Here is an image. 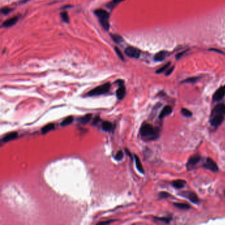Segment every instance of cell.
<instances>
[{"mask_svg": "<svg viewBox=\"0 0 225 225\" xmlns=\"http://www.w3.org/2000/svg\"><path fill=\"white\" fill-rule=\"evenodd\" d=\"M141 136L148 139H155L159 136V131L148 123H143L140 128Z\"/></svg>", "mask_w": 225, "mask_h": 225, "instance_id": "obj_1", "label": "cell"}, {"mask_svg": "<svg viewBox=\"0 0 225 225\" xmlns=\"http://www.w3.org/2000/svg\"><path fill=\"white\" fill-rule=\"evenodd\" d=\"M110 84L109 83H105L100 86L96 87V88L92 89L91 91H89L87 95L90 96H98V95H102L107 93L108 92L110 91Z\"/></svg>", "mask_w": 225, "mask_h": 225, "instance_id": "obj_2", "label": "cell"}, {"mask_svg": "<svg viewBox=\"0 0 225 225\" xmlns=\"http://www.w3.org/2000/svg\"><path fill=\"white\" fill-rule=\"evenodd\" d=\"M179 195H181L182 197H184L188 199L191 202L197 204L199 202V199L198 198L197 195L195 194L194 192H191V191H184V192H182L179 193Z\"/></svg>", "mask_w": 225, "mask_h": 225, "instance_id": "obj_3", "label": "cell"}, {"mask_svg": "<svg viewBox=\"0 0 225 225\" xmlns=\"http://www.w3.org/2000/svg\"><path fill=\"white\" fill-rule=\"evenodd\" d=\"M125 54L128 56V57L137 59V58L140 57L141 52L138 48L132 46H129L125 48Z\"/></svg>", "mask_w": 225, "mask_h": 225, "instance_id": "obj_4", "label": "cell"}, {"mask_svg": "<svg viewBox=\"0 0 225 225\" xmlns=\"http://www.w3.org/2000/svg\"><path fill=\"white\" fill-rule=\"evenodd\" d=\"M203 166L205 168H207L212 172H217L219 171V168H218L217 163L211 158H207L205 163L203 164Z\"/></svg>", "mask_w": 225, "mask_h": 225, "instance_id": "obj_5", "label": "cell"}, {"mask_svg": "<svg viewBox=\"0 0 225 225\" xmlns=\"http://www.w3.org/2000/svg\"><path fill=\"white\" fill-rule=\"evenodd\" d=\"M224 116L219 115H211L210 123L212 126L218 127L223 122Z\"/></svg>", "mask_w": 225, "mask_h": 225, "instance_id": "obj_6", "label": "cell"}, {"mask_svg": "<svg viewBox=\"0 0 225 225\" xmlns=\"http://www.w3.org/2000/svg\"><path fill=\"white\" fill-rule=\"evenodd\" d=\"M225 96V85L218 89L213 96V100L215 102H219Z\"/></svg>", "mask_w": 225, "mask_h": 225, "instance_id": "obj_7", "label": "cell"}, {"mask_svg": "<svg viewBox=\"0 0 225 225\" xmlns=\"http://www.w3.org/2000/svg\"><path fill=\"white\" fill-rule=\"evenodd\" d=\"M200 160H201V157L198 155H193L188 159V163H187V168L188 170H190V168H192L193 166H195L199 163Z\"/></svg>", "mask_w": 225, "mask_h": 225, "instance_id": "obj_8", "label": "cell"}, {"mask_svg": "<svg viewBox=\"0 0 225 225\" xmlns=\"http://www.w3.org/2000/svg\"><path fill=\"white\" fill-rule=\"evenodd\" d=\"M211 115H219V116H225V104H219L213 108Z\"/></svg>", "mask_w": 225, "mask_h": 225, "instance_id": "obj_9", "label": "cell"}, {"mask_svg": "<svg viewBox=\"0 0 225 225\" xmlns=\"http://www.w3.org/2000/svg\"><path fill=\"white\" fill-rule=\"evenodd\" d=\"M94 14L98 18H100V20H108L110 17L109 13L102 9H98L94 11Z\"/></svg>", "mask_w": 225, "mask_h": 225, "instance_id": "obj_10", "label": "cell"}, {"mask_svg": "<svg viewBox=\"0 0 225 225\" xmlns=\"http://www.w3.org/2000/svg\"><path fill=\"white\" fill-rule=\"evenodd\" d=\"M172 108L170 106H166L163 108V109L161 110V113L159 114V119H163L165 118V117L167 116L172 113Z\"/></svg>", "mask_w": 225, "mask_h": 225, "instance_id": "obj_11", "label": "cell"}, {"mask_svg": "<svg viewBox=\"0 0 225 225\" xmlns=\"http://www.w3.org/2000/svg\"><path fill=\"white\" fill-rule=\"evenodd\" d=\"M18 20H19V17H18L11 18V19H9L7 20V21H4L3 23L2 24V26H3V27H10V26L14 25L18 21Z\"/></svg>", "mask_w": 225, "mask_h": 225, "instance_id": "obj_12", "label": "cell"}, {"mask_svg": "<svg viewBox=\"0 0 225 225\" xmlns=\"http://www.w3.org/2000/svg\"><path fill=\"white\" fill-rule=\"evenodd\" d=\"M18 137V133L16 131H13L11 132L9 134L5 135L3 137V138L2 139V141L3 142H8V141H12L13 139H16Z\"/></svg>", "mask_w": 225, "mask_h": 225, "instance_id": "obj_13", "label": "cell"}, {"mask_svg": "<svg viewBox=\"0 0 225 225\" xmlns=\"http://www.w3.org/2000/svg\"><path fill=\"white\" fill-rule=\"evenodd\" d=\"M116 96L119 100H121L125 96V88L123 85H120L118 89L116 91Z\"/></svg>", "mask_w": 225, "mask_h": 225, "instance_id": "obj_14", "label": "cell"}, {"mask_svg": "<svg viewBox=\"0 0 225 225\" xmlns=\"http://www.w3.org/2000/svg\"><path fill=\"white\" fill-rule=\"evenodd\" d=\"M186 182L184 180H176L172 182V186L176 189H181L183 188L186 186Z\"/></svg>", "mask_w": 225, "mask_h": 225, "instance_id": "obj_15", "label": "cell"}, {"mask_svg": "<svg viewBox=\"0 0 225 225\" xmlns=\"http://www.w3.org/2000/svg\"><path fill=\"white\" fill-rule=\"evenodd\" d=\"M166 56H167V53L165 51H161L156 54V55L154 57V59L157 62H162V61L165 60Z\"/></svg>", "mask_w": 225, "mask_h": 225, "instance_id": "obj_16", "label": "cell"}, {"mask_svg": "<svg viewBox=\"0 0 225 225\" xmlns=\"http://www.w3.org/2000/svg\"><path fill=\"white\" fill-rule=\"evenodd\" d=\"M102 129L105 131H110L112 129L113 125L111 122H110L108 121H104L102 123Z\"/></svg>", "mask_w": 225, "mask_h": 225, "instance_id": "obj_17", "label": "cell"}, {"mask_svg": "<svg viewBox=\"0 0 225 225\" xmlns=\"http://www.w3.org/2000/svg\"><path fill=\"white\" fill-rule=\"evenodd\" d=\"M134 158H135V161H136V167L137 168V170H139V172L142 173V174H144V169L143 167L142 164L141 163L140 159L137 155H134Z\"/></svg>", "mask_w": 225, "mask_h": 225, "instance_id": "obj_18", "label": "cell"}, {"mask_svg": "<svg viewBox=\"0 0 225 225\" xmlns=\"http://www.w3.org/2000/svg\"><path fill=\"white\" fill-rule=\"evenodd\" d=\"M54 128H55L54 123H48V124L44 125V126L42 128L41 131L42 134H47V133H48L49 131H52V130H53Z\"/></svg>", "mask_w": 225, "mask_h": 225, "instance_id": "obj_19", "label": "cell"}, {"mask_svg": "<svg viewBox=\"0 0 225 225\" xmlns=\"http://www.w3.org/2000/svg\"><path fill=\"white\" fill-rule=\"evenodd\" d=\"M174 206L182 210H188L191 208V206L189 204L182 203H174Z\"/></svg>", "mask_w": 225, "mask_h": 225, "instance_id": "obj_20", "label": "cell"}, {"mask_svg": "<svg viewBox=\"0 0 225 225\" xmlns=\"http://www.w3.org/2000/svg\"><path fill=\"white\" fill-rule=\"evenodd\" d=\"M73 117L71 116H68L65 118L64 120L61 122L60 125L61 126H66V125L71 124V123L73 122Z\"/></svg>", "mask_w": 225, "mask_h": 225, "instance_id": "obj_21", "label": "cell"}, {"mask_svg": "<svg viewBox=\"0 0 225 225\" xmlns=\"http://www.w3.org/2000/svg\"><path fill=\"white\" fill-rule=\"evenodd\" d=\"M92 114H88L87 115H85V116L82 117L79 119V121L81 123H83V124H86L89 122V121L91 120L92 118Z\"/></svg>", "mask_w": 225, "mask_h": 225, "instance_id": "obj_22", "label": "cell"}, {"mask_svg": "<svg viewBox=\"0 0 225 225\" xmlns=\"http://www.w3.org/2000/svg\"><path fill=\"white\" fill-rule=\"evenodd\" d=\"M111 37L114 42H115L117 44H120L121 42H123L122 37H120L118 35H111Z\"/></svg>", "mask_w": 225, "mask_h": 225, "instance_id": "obj_23", "label": "cell"}, {"mask_svg": "<svg viewBox=\"0 0 225 225\" xmlns=\"http://www.w3.org/2000/svg\"><path fill=\"white\" fill-rule=\"evenodd\" d=\"M181 113L182 114V115L185 117H187V118H189V117H192L193 115L192 112H191L190 110H189L188 109L184 108L181 109Z\"/></svg>", "mask_w": 225, "mask_h": 225, "instance_id": "obj_24", "label": "cell"}, {"mask_svg": "<svg viewBox=\"0 0 225 225\" xmlns=\"http://www.w3.org/2000/svg\"><path fill=\"white\" fill-rule=\"evenodd\" d=\"M60 16L61 18H62V19L65 22H67V23L69 22V18L68 16V14H67L66 11H62L60 13Z\"/></svg>", "mask_w": 225, "mask_h": 225, "instance_id": "obj_25", "label": "cell"}, {"mask_svg": "<svg viewBox=\"0 0 225 225\" xmlns=\"http://www.w3.org/2000/svg\"><path fill=\"white\" fill-rule=\"evenodd\" d=\"M100 22L105 30H108L110 28V24L108 20H100Z\"/></svg>", "mask_w": 225, "mask_h": 225, "instance_id": "obj_26", "label": "cell"}, {"mask_svg": "<svg viewBox=\"0 0 225 225\" xmlns=\"http://www.w3.org/2000/svg\"><path fill=\"white\" fill-rule=\"evenodd\" d=\"M170 63L168 62L167 64H166L164 66L161 67V68L159 69L157 71V73H163V72H164L165 71L167 70L168 68V67L170 66Z\"/></svg>", "mask_w": 225, "mask_h": 225, "instance_id": "obj_27", "label": "cell"}, {"mask_svg": "<svg viewBox=\"0 0 225 225\" xmlns=\"http://www.w3.org/2000/svg\"><path fill=\"white\" fill-rule=\"evenodd\" d=\"M159 196L160 198H161V199H167L168 197H169L171 196V195L169 193H168V192H161L159 193Z\"/></svg>", "mask_w": 225, "mask_h": 225, "instance_id": "obj_28", "label": "cell"}, {"mask_svg": "<svg viewBox=\"0 0 225 225\" xmlns=\"http://www.w3.org/2000/svg\"><path fill=\"white\" fill-rule=\"evenodd\" d=\"M155 219H157L160 221L164 222L165 223H169L171 220V219L169 217H155Z\"/></svg>", "mask_w": 225, "mask_h": 225, "instance_id": "obj_29", "label": "cell"}, {"mask_svg": "<svg viewBox=\"0 0 225 225\" xmlns=\"http://www.w3.org/2000/svg\"><path fill=\"white\" fill-rule=\"evenodd\" d=\"M198 77H191L189 79H185L182 82V83H195L198 80Z\"/></svg>", "mask_w": 225, "mask_h": 225, "instance_id": "obj_30", "label": "cell"}, {"mask_svg": "<svg viewBox=\"0 0 225 225\" xmlns=\"http://www.w3.org/2000/svg\"><path fill=\"white\" fill-rule=\"evenodd\" d=\"M123 152L121 151V150H119V151L116 153L115 158H116V159L117 160V161H121V159H123Z\"/></svg>", "mask_w": 225, "mask_h": 225, "instance_id": "obj_31", "label": "cell"}, {"mask_svg": "<svg viewBox=\"0 0 225 225\" xmlns=\"http://www.w3.org/2000/svg\"><path fill=\"white\" fill-rule=\"evenodd\" d=\"M115 51H116V52L117 54H118V57L120 58L121 60H124V57H123V54H121V52L120 51V49H119L118 48H117V47H115Z\"/></svg>", "mask_w": 225, "mask_h": 225, "instance_id": "obj_32", "label": "cell"}, {"mask_svg": "<svg viewBox=\"0 0 225 225\" xmlns=\"http://www.w3.org/2000/svg\"><path fill=\"white\" fill-rule=\"evenodd\" d=\"M11 11V9L7 8V7H5V8L1 9V13H3V14L6 15V14H8V13H9Z\"/></svg>", "mask_w": 225, "mask_h": 225, "instance_id": "obj_33", "label": "cell"}, {"mask_svg": "<svg viewBox=\"0 0 225 225\" xmlns=\"http://www.w3.org/2000/svg\"><path fill=\"white\" fill-rule=\"evenodd\" d=\"M174 67H171V68H170L169 69H167V71H166V76L170 75V74L172 73L173 71H174Z\"/></svg>", "mask_w": 225, "mask_h": 225, "instance_id": "obj_34", "label": "cell"}, {"mask_svg": "<svg viewBox=\"0 0 225 225\" xmlns=\"http://www.w3.org/2000/svg\"><path fill=\"white\" fill-rule=\"evenodd\" d=\"M123 1V0H113V1H112V3H114V5H116V4H118L119 3H120V2Z\"/></svg>", "mask_w": 225, "mask_h": 225, "instance_id": "obj_35", "label": "cell"}, {"mask_svg": "<svg viewBox=\"0 0 225 225\" xmlns=\"http://www.w3.org/2000/svg\"><path fill=\"white\" fill-rule=\"evenodd\" d=\"M185 52H183L178 54V55H176V58H178V59H180V58L182 56L184 55V54L185 53Z\"/></svg>", "mask_w": 225, "mask_h": 225, "instance_id": "obj_36", "label": "cell"}, {"mask_svg": "<svg viewBox=\"0 0 225 225\" xmlns=\"http://www.w3.org/2000/svg\"><path fill=\"white\" fill-rule=\"evenodd\" d=\"M112 220H109V221H104V222H99L98 224H108V223H110V222H112Z\"/></svg>", "mask_w": 225, "mask_h": 225, "instance_id": "obj_37", "label": "cell"}, {"mask_svg": "<svg viewBox=\"0 0 225 225\" xmlns=\"http://www.w3.org/2000/svg\"><path fill=\"white\" fill-rule=\"evenodd\" d=\"M99 121V118H98V117H96V120H95V119H94L93 123H95V124H96V123H97V121Z\"/></svg>", "mask_w": 225, "mask_h": 225, "instance_id": "obj_38", "label": "cell"}]
</instances>
